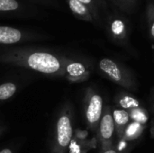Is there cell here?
<instances>
[{"instance_id":"18","label":"cell","mask_w":154,"mask_h":153,"mask_svg":"<svg viewBox=\"0 0 154 153\" xmlns=\"http://www.w3.org/2000/svg\"><path fill=\"white\" fill-rule=\"evenodd\" d=\"M111 1L114 4H116L121 10L131 13V11H133L134 8L137 0H111Z\"/></svg>"},{"instance_id":"9","label":"cell","mask_w":154,"mask_h":153,"mask_svg":"<svg viewBox=\"0 0 154 153\" xmlns=\"http://www.w3.org/2000/svg\"><path fill=\"white\" fill-rule=\"evenodd\" d=\"M37 10L19 0H0V16L26 17L34 14Z\"/></svg>"},{"instance_id":"1","label":"cell","mask_w":154,"mask_h":153,"mask_svg":"<svg viewBox=\"0 0 154 153\" xmlns=\"http://www.w3.org/2000/svg\"><path fill=\"white\" fill-rule=\"evenodd\" d=\"M64 55L34 47H15L0 54V62L51 76H64Z\"/></svg>"},{"instance_id":"22","label":"cell","mask_w":154,"mask_h":153,"mask_svg":"<svg viewBox=\"0 0 154 153\" xmlns=\"http://www.w3.org/2000/svg\"><path fill=\"white\" fill-rule=\"evenodd\" d=\"M151 136L154 139V117L151 123Z\"/></svg>"},{"instance_id":"26","label":"cell","mask_w":154,"mask_h":153,"mask_svg":"<svg viewBox=\"0 0 154 153\" xmlns=\"http://www.w3.org/2000/svg\"><path fill=\"white\" fill-rule=\"evenodd\" d=\"M0 54H1V52H0Z\"/></svg>"},{"instance_id":"6","label":"cell","mask_w":154,"mask_h":153,"mask_svg":"<svg viewBox=\"0 0 154 153\" xmlns=\"http://www.w3.org/2000/svg\"><path fill=\"white\" fill-rule=\"evenodd\" d=\"M91 75L88 66L83 61L65 57L64 78L70 83H81L87 81Z\"/></svg>"},{"instance_id":"23","label":"cell","mask_w":154,"mask_h":153,"mask_svg":"<svg viewBox=\"0 0 154 153\" xmlns=\"http://www.w3.org/2000/svg\"><path fill=\"white\" fill-rule=\"evenodd\" d=\"M0 153H13V151L10 149H4V150L0 151Z\"/></svg>"},{"instance_id":"3","label":"cell","mask_w":154,"mask_h":153,"mask_svg":"<svg viewBox=\"0 0 154 153\" xmlns=\"http://www.w3.org/2000/svg\"><path fill=\"white\" fill-rule=\"evenodd\" d=\"M73 115L69 104H66L56 120L51 153H66L73 138Z\"/></svg>"},{"instance_id":"16","label":"cell","mask_w":154,"mask_h":153,"mask_svg":"<svg viewBox=\"0 0 154 153\" xmlns=\"http://www.w3.org/2000/svg\"><path fill=\"white\" fill-rule=\"evenodd\" d=\"M146 20L148 24L149 34L154 40V3H148L146 6Z\"/></svg>"},{"instance_id":"21","label":"cell","mask_w":154,"mask_h":153,"mask_svg":"<svg viewBox=\"0 0 154 153\" xmlns=\"http://www.w3.org/2000/svg\"><path fill=\"white\" fill-rule=\"evenodd\" d=\"M34 3H41V4H51V0H30Z\"/></svg>"},{"instance_id":"7","label":"cell","mask_w":154,"mask_h":153,"mask_svg":"<svg viewBox=\"0 0 154 153\" xmlns=\"http://www.w3.org/2000/svg\"><path fill=\"white\" fill-rule=\"evenodd\" d=\"M37 33L10 25H0V45H14L40 38Z\"/></svg>"},{"instance_id":"25","label":"cell","mask_w":154,"mask_h":153,"mask_svg":"<svg viewBox=\"0 0 154 153\" xmlns=\"http://www.w3.org/2000/svg\"><path fill=\"white\" fill-rule=\"evenodd\" d=\"M1 131H2V129H1V127H0V133H1Z\"/></svg>"},{"instance_id":"13","label":"cell","mask_w":154,"mask_h":153,"mask_svg":"<svg viewBox=\"0 0 154 153\" xmlns=\"http://www.w3.org/2000/svg\"><path fill=\"white\" fill-rule=\"evenodd\" d=\"M145 128H146L145 125H143L139 123L131 121L129 123V124L126 126L121 140L127 142H132L139 139L142 136Z\"/></svg>"},{"instance_id":"17","label":"cell","mask_w":154,"mask_h":153,"mask_svg":"<svg viewBox=\"0 0 154 153\" xmlns=\"http://www.w3.org/2000/svg\"><path fill=\"white\" fill-rule=\"evenodd\" d=\"M80 3L85 5L90 11L95 21L99 20V6L97 0H79Z\"/></svg>"},{"instance_id":"12","label":"cell","mask_w":154,"mask_h":153,"mask_svg":"<svg viewBox=\"0 0 154 153\" xmlns=\"http://www.w3.org/2000/svg\"><path fill=\"white\" fill-rule=\"evenodd\" d=\"M67 3L72 14L77 19L89 23L95 22L89 9L85 5L80 3L79 0H67Z\"/></svg>"},{"instance_id":"14","label":"cell","mask_w":154,"mask_h":153,"mask_svg":"<svg viewBox=\"0 0 154 153\" xmlns=\"http://www.w3.org/2000/svg\"><path fill=\"white\" fill-rule=\"evenodd\" d=\"M128 112L130 115V120L132 122H136L145 126L147 125L149 121V113L147 109H145L143 106L132 109Z\"/></svg>"},{"instance_id":"2","label":"cell","mask_w":154,"mask_h":153,"mask_svg":"<svg viewBox=\"0 0 154 153\" xmlns=\"http://www.w3.org/2000/svg\"><path fill=\"white\" fill-rule=\"evenodd\" d=\"M100 74L113 83L130 91H136L138 84L134 73L125 65L111 58H103L97 63Z\"/></svg>"},{"instance_id":"10","label":"cell","mask_w":154,"mask_h":153,"mask_svg":"<svg viewBox=\"0 0 154 153\" xmlns=\"http://www.w3.org/2000/svg\"><path fill=\"white\" fill-rule=\"evenodd\" d=\"M111 110H112V115H113V120L116 128V133L117 139L121 140L126 126L131 122L129 112L125 109L119 108L116 106H111Z\"/></svg>"},{"instance_id":"8","label":"cell","mask_w":154,"mask_h":153,"mask_svg":"<svg viewBox=\"0 0 154 153\" xmlns=\"http://www.w3.org/2000/svg\"><path fill=\"white\" fill-rule=\"evenodd\" d=\"M107 32L113 41L119 45H125L129 39V23L120 15H112L107 21Z\"/></svg>"},{"instance_id":"20","label":"cell","mask_w":154,"mask_h":153,"mask_svg":"<svg viewBox=\"0 0 154 153\" xmlns=\"http://www.w3.org/2000/svg\"><path fill=\"white\" fill-rule=\"evenodd\" d=\"M101 153H119V151L116 150V148L115 146H113L112 148L106 150V151H101Z\"/></svg>"},{"instance_id":"15","label":"cell","mask_w":154,"mask_h":153,"mask_svg":"<svg viewBox=\"0 0 154 153\" xmlns=\"http://www.w3.org/2000/svg\"><path fill=\"white\" fill-rule=\"evenodd\" d=\"M17 90L16 84L13 82H5L0 85V101H5L11 98Z\"/></svg>"},{"instance_id":"19","label":"cell","mask_w":154,"mask_h":153,"mask_svg":"<svg viewBox=\"0 0 154 153\" xmlns=\"http://www.w3.org/2000/svg\"><path fill=\"white\" fill-rule=\"evenodd\" d=\"M77 140H79V141H86L87 137H88V132L87 131H78L77 132Z\"/></svg>"},{"instance_id":"11","label":"cell","mask_w":154,"mask_h":153,"mask_svg":"<svg viewBox=\"0 0 154 153\" xmlns=\"http://www.w3.org/2000/svg\"><path fill=\"white\" fill-rule=\"evenodd\" d=\"M114 101H115L116 106L125 109L126 111H130L132 109L142 106L141 101L138 98H136L134 95H132L126 91L118 92L116 95Z\"/></svg>"},{"instance_id":"4","label":"cell","mask_w":154,"mask_h":153,"mask_svg":"<svg viewBox=\"0 0 154 153\" xmlns=\"http://www.w3.org/2000/svg\"><path fill=\"white\" fill-rule=\"evenodd\" d=\"M84 117L88 127L97 132L104 111V102L102 96L92 87L87 88L83 100Z\"/></svg>"},{"instance_id":"24","label":"cell","mask_w":154,"mask_h":153,"mask_svg":"<svg viewBox=\"0 0 154 153\" xmlns=\"http://www.w3.org/2000/svg\"><path fill=\"white\" fill-rule=\"evenodd\" d=\"M152 112H153V114H154V102L152 103Z\"/></svg>"},{"instance_id":"5","label":"cell","mask_w":154,"mask_h":153,"mask_svg":"<svg viewBox=\"0 0 154 153\" xmlns=\"http://www.w3.org/2000/svg\"><path fill=\"white\" fill-rule=\"evenodd\" d=\"M97 139L100 142L101 151H106L114 146V134L116 133L115 124L112 115L111 106H106L104 107L103 115L99 122L97 128Z\"/></svg>"}]
</instances>
